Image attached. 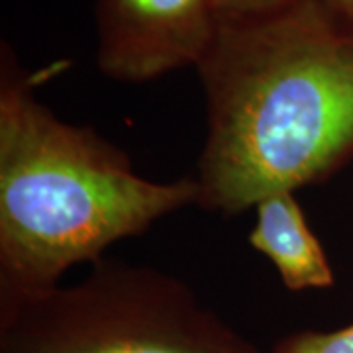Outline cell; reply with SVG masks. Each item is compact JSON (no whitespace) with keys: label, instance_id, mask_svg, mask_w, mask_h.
Segmentation results:
<instances>
[{"label":"cell","instance_id":"6","mask_svg":"<svg viewBox=\"0 0 353 353\" xmlns=\"http://www.w3.org/2000/svg\"><path fill=\"white\" fill-rule=\"evenodd\" d=\"M269 353H353V324L332 332H294L279 341Z\"/></svg>","mask_w":353,"mask_h":353},{"label":"cell","instance_id":"3","mask_svg":"<svg viewBox=\"0 0 353 353\" xmlns=\"http://www.w3.org/2000/svg\"><path fill=\"white\" fill-rule=\"evenodd\" d=\"M0 353H269L150 265L101 259L75 285L0 301Z\"/></svg>","mask_w":353,"mask_h":353},{"label":"cell","instance_id":"2","mask_svg":"<svg viewBox=\"0 0 353 353\" xmlns=\"http://www.w3.org/2000/svg\"><path fill=\"white\" fill-rule=\"evenodd\" d=\"M199 206L194 176L152 181L90 126L61 120L34 94L4 43L0 57V301L61 285L81 263Z\"/></svg>","mask_w":353,"mask_h":353},{"label":"cell","instance_id":"4","mask_svg":"<svg viewBox=\"0 0 353 353\" xmlns=\"http://www.w3.org/2000/svg\"><path fill=\"white\" fill-rule=\"evenodd\" d=\"M222 18L218 0H99V69L118 83H148L199 67Z\"/></svg>","mask_w":353,"mask_h":353},{"label":"cell","instance_id":"7","mask_svg":"<svg viewBox=\"0 0 353 353\" xmlns=\"http://www.w3.org/2000/svg\"><path fill=\"white\" fill-rule=\"evenodd\" d=\"M292 2L296 0H218L222 16H228V18L261 16V14L281 10Z\"/></svg>","mask_w":353,"mask_h":353},{"label":"cell","instance_id":"5","mask_svg":"<svg viewBox=\"0 0 353 353\" xmlns=\"http://www.w3.org/2000/svg\"><path fill=\"white\" fill-rule=\"evenodd\" d=\"M248 241L273 263L289 290L301 292L334 285L326 250L308 224L294 192L281 190L255 206V222Z\"/></svg>","mask_w":353,"mask_h":353},{"label":"cell","instance_id":"8","mask_svg":"<svg viewBox=\"0 0 353 353\" xmlns=\"http://www.w3.org/2000/svg\"><path fill=\"white\" fill-rule=\"evenodd\" d=\"M326 4H330L332 8L340 10V12L353 16V0H324Z\"/></svg>","mask_w":353,"mask_h":353},{"label":"cell","instance_id":"1","mask_svg":"<svg viewBox=\"0 0 353 353\" xmlns=\"http://www.w3.org/2000/svg\"><path fill=\"white\" fill-rule=\"evenodd\" d=\"M199 206L236 216L330 176L353 153V16L324 0L222 18L199 67Z\"/></svg>","mask_w":353,"mask_h":353}]
</instances>
